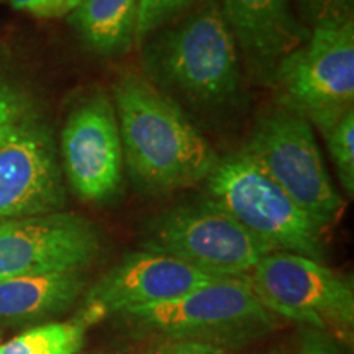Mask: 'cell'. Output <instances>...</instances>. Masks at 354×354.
I'll return each mask as SVG.
<instances>
[{"label":"cell","mask_w":354,"mask_h":354,"mask_svg":"<svg viewBox=\"0 0 354 354\" xmlns=\"http://www.w3.org/2000/svg\"><path fill=\"white\" fill-rule=\"evenodd\" d=\"M183 261L153 251H135L87 290L76 320L84 326L128 308L167 302L215 281Z\"/></svg>","instance_id":"7c38bea8"},{"label":"cell","mask_w":354,"mask_h":354,"mask_svg":"<svg viewBox=\"0 0 354 354\" xmlns=\"http://www.w3.org/2000/svg\"><path fill=\"white\" fill-rule=\"evenodd\" d=\"M61 167L84 202L105 203L120 194L125 161L112 97L95 91L71 110L59 140Z\"/></svg>","instance_id":"9c48e42d"},{"label":"cell","mask_w":354,"mask_h":354,"mask_svg":"<svg viewBox=\"0 0 354 354\" xmlns=\"http://www.w3.org/2000/svg\"><path fill=\"white\" fill-rule=\"evenodd\" d=\"M190 0H138L135 26V46L187 10Z\"/></svg>","instance_id":"d6986e66"},{"label":"cell","mask_w":354,"mask_h":354,"mask_svg":"<svg viewBox=\"0 0 354 354\" xmlns=\"http://www.w3.org/2000/svg\"><path fill=\"white\" fill-rule=\"evenodd\" d=\"M138 0H82L68 17L95 55L118 56L135 46Z\"/></svg>","instance_id":"9a60e30c"},{"label":"cell","mask_w":354,"mask_h":354,"mask_svg":"<svg viewBox=\"0 0 354 354\" xmlns=\"http://www.w3.org/2000/svg\"><path fill=\"white\" fill-rule=\"evenodd\" d=\"M201 2H203V0H190V7L196 6V3H201Z\"/></svg>","instance_id":"cb8c5ba5"},{"label":"cell","mask_w":354,"mask_h":354,"mask_svg":"<svg viewBox=\"0 0 354 354\" xmlns=\"http://www.w3.org/2000/svg\"><path fill=\"white\" fill-rule=\"evenodd\" d=\"M277 105L299 113L318 131L331 130L354 110V20L310 30L274 79Z\"/></svg>","instance_id":"8992f818"},{"label":"cell","mask_w":354,"mask_h":354,"mask_svg":"<svg viewBox=\"0 0 354 354\" xmlns=\"http://www.w3.org/2000/svg\"><path fill=\"white\" fill-rule=\"evenodd\" d=\"M241 149L323 230L342 216L346 203L335 189L313 127L299 113L281 105L266 109Z\"/></svg>","instance_id":"5b68a950"},{"label":"cell","mask_w":354,"mask_h":354,"mask_svg":"<svg viewBox=\"0 0 354 354\" xmlns=\"http://www.w3.org/2000/svg\"><path fill=\"white\" fill-rule=\"evenodd\" d=\"M205 183L207 198L272 251L325 259L323 228L243 149L220 159Z\"/></svg>","instance_id":"3957f363"},{"label":"cell","mask_w":354,"mask_h":354,"mask_svg":"<svg viewBox=\"0 0 354 354\" xmlns=\"http://www.w3.org/2000/svg\"><path fill=\"white\" fill-rule=\"evenodd\" d=\"M64 205L55 131L39 113L0 141V223L61 212Z\"/></svg>","instance_id":"8fae6325"},{"label":"cell","mask_w":354,"mask_h":354,"mask_svg":"<svg viewBox=\"0 0 354 354\" xmlns=\"http://www.w3.org/2000/svg\"><path fill=\"white\" fill-rule=\"evenodd\" d=\"M158 354H227L216 344L203 342H174L161 348Z\"/></svg>","instance_id":"603a6c76"},{"label":"cell","mask_w":354,"mask_h":354,"mask_svg":"<svg viewBox=\"0 0 354 354\" xmlns=\"http://www.w3.org/2000/svg\"><path fill=\"white\" fill-rule=\"evenodd\" d=\"M99 228L74 212L0 223V281L57 271H84L99 258Z\"/></svg>","instance_id":"30bf717a"},{"label":"cell","mask_w":354,"mask_h":354,"mask_svg":"<svg viewBox=\"0 0 354 354\" xmlns=\"http://www.w3.org/2000/svg\"><path fill=\"white\" fill-rule=\"evenodd\" d=\"M243 74L272 88L277 69L310 38L290 0H220Z\"/></svg>","instance_id":"4fadbf2b"},{"label":"cell","mask_w":354,"mask_h":354,"mask_svg":"<svg viewBox=\"0 0 354 354\" xmlns=\"http://www.w3.org/2000/svg\"><path fill=\"white\" fill-rule=\"evenodd\" d=\"M86 326L76 318L50 322L24 331L0 346V354H76L84 346Z\"/></svg>","instance_id":"2e32d148"},{"label":"cell","mask_w":354,"mask_h":354,"mask_svg":"<svg viewBox=\"0 0 354 354\" xmlns=\"http://www.w3.org/2000/svg\"><path fill=\"white\" fill-rule=\"evenodd\" d=\"M39 113H43L41 105L32 87L19 77L0 73V141Z\"/></svg>","instance_id":"e0dca14e"},{"label":"cell","mask_w":354,"mask_h":354,"mask_svg":"<svg viewBox=\"0 0 354 354\" xmlns=\"http://www.w3.org/2000/svg\"><path fill=\"white\" fill-rule=\"evenodd\" d=\"M299 19L307 28L353 19L354 0H295Z\"/></svg>","instance_id":"ffe728a7"},{"label":"cell","mask_w":354,"mask_h":354,"mask_svg":"<svg viewBox=\"0 0 354 354\" xmlns=\"http://www.w3.org/2000/svg\"><path fill=\"white\" fill-rule=\"evenodd\" d=\"M131 184L148 196H166L207 180L220 158L171 97L136 71H123L112 87Z\"/></svg>","instance_id":"6da1fadb"},{"label":"cell","mask_w":354,"mask_h":354,"mask_svg":"<svg viewBox=\"0 0 354 354\" xmlns=\"http://www.w3.org/2000/svg\"><path fill=\"white\" fill-rule=\"evenodd\" d=\"M86 286L82 269L0 281V320L21 323L59 315L76 304Z\"/></svg>","instance_id":"5bb4252c"},{"label":"cell","mask_w":354,"mask_h":354,"mask_svg":"<svg viewBox=\"0 0 354 354\" xmlns=\"http://www.w3.org/2000/svg\"><path fill=\"white\" fill-rule=\"evenodd\" d=\"M143 250L171 256L214 277L248 276L266 254L274 253L210 198L158 215L146 230Z\"/></svg>","instance_id":"52a82bcc"},{"label":"cell","mask_w":354,"mask_h":354,"mask_svg":"<svg viewBox=\"0 0 354 354\" xmlns=\"http://www.w3.org/2000/svg\"><path fill=\"white\" fill-rule=\"evenodd\" d=\"M3 2V0H0V3H2Z\"/></svg>","instance_id":"d4e9b609"},{"label":"cell","mask_w":354,"mask_h":354,"mask_svg":"<svg viewBox=\"0 0 354 354\" xmlns=\"http://www.w3.org/2000/svg\"><path fill=\"white\" fill-rule=\"evenodd\" d=\"M299 354H342L328 335L318 330L304 331Z\"/></svg>","instance_id":"7402d4cb"},{"label":"cell","mask_w":354,"mask_h":354,"mask_svg":"<svg viewBox=\"0 0 354 354\" xmlns=\"http://www.w3.org/2000/svg\"><path fill=\"white\" fill-rule=\"evenodd\" d=\"M19 12L30 13L37 19H63L69 17L82 0H8Z\"/></svg>","instance_id":"44dd1931"},{"label":"cell","mask_w":354,"mask_h":354,"mask_svg":"<svg viewBox=\"0 0 354 354\" xmlns=\"http://www.w3.org/2000/svg\"><path fill=\"white\" fill-rule=\"evenodd\" d=\"M143 76L201 113H225L245 100L236 46L218 0H203L179 24L141 43Z\"/></svg>","instance_id":"7a4b0ae2"},{"label":"cell","mask_w":354,"mask_h":354,"mask_svg":"<svg viewBox=\"0 0 354 354\" xmlns=\"http://www.w3.org/2000/svg\"><path fill=\"white\" fill-rule=\"evenodd\" d=\"M333 161L336 174L344 192L349 197L354 194V110L348 112L336 125L323 133Z\"/></svg>","instance_id":"ac0fdd59"},{"label":"cell","mask_w":354,"mask_h":354,"mask_svg":"<svg viewBox=\"0 0 354 354\" xmlns=\"http://www.w3.org/2000/svg\"><path fill=\"white\" fill-rule=\"evenodd\" d=\"M140 330L176 342L241 344L269 333L274 313L261 304L246 276L221 277L167 302L122 312Z\"/></svg>","instance_id":"277c9868"},{"label":"cell","mask_w":354,"mask_h":354,"mask_svg":"<svg viewBox=\"0 0 354 354\" xmlns=\"http://www.w3.org/2000/svg\"><path fill=\"white\" fill-rule=\"evenodd\" d=\"M269 312L348 338L354 326L351 281L320 261L274 251L246 276Z\"/></svg>","instance_id":"ba28073f"}]
</instances>
